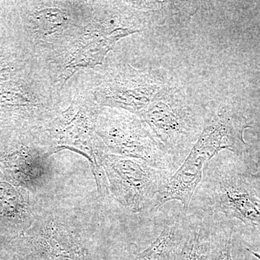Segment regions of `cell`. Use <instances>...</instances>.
Masks as SVG:
<instances>
[{
  "mask_svg": "<svg viewBox=\"0 0 260 260\" xmlns=\"http://www.w3.org/2000/svg\"><path fill=\"white\" fill-rule=\"evenodd\" d=\"M251 127L245 116L229 109H222L206 119L203 133L158 194L154 209L177 200L183 205V210L187 211L194 191L203 179L205 167L221 150H229L238 156L245 153L247 144L244 133Z\"/></svg>",
  "mask_w": 260,
  "mask_h": 260,
  "instance_id": "cell-1",
  "label": "cell"
},
{
  "mask_svg": "<svg viewBox=\"0 0 260 260\" xmlns=\"http://www.w3.org/2000/svg\"><path fill=\"white\" fill-rule=\"evenodd\" d=\"M192 200L193 208L260 234V181L254 175L209 162Z\"/></svg>",
  "mask_w": 260,
  "mask_h": 260,
  "instance_id": "cell-2",
  "label": "cell"
},
{
  "mask_svg": "<svg viewBox=\"0 0 260 260\" xmlns=\"http://www.w3.org/2000/svg\"><path fill=\"white\" fill-rule=\"evenodd\" d=\"M140 118L179 167L198 141L205 123L195 112L185 91L172 79Z\"/></svg>",
  "mask_w": 260,
  "mask_h": 260,
  "instance_id": "cell-3",
  "label": "cell"
},
{
  "mask_svg": "<svg viewBox=\"0 0 260 260\" xmlns=\"http://www.w3.org/2000/svg\"><path fill=\"white\" fill-rule=\"evenodd\" d=\"M171 80L160 68L138 70L122 63L107 67L91 88L101 107L121 109L140 116Z\"/></svg>",
  "mask_w": 260,
  "mask_h": 260,
  "instance_id": "cell-4",
  "label": "cell"
},
{
  "mask_svg": "<svg viewBox=\"0 0 260 260\" xmlns=\"http://www.w3.org/2000/svg\"><path fill=\"white\" fill-rule=\"evenodd\" d=\"M99 134L112 152L140 159L174 174L179 165L154 138L140 116L114 108L103 107L98 119Z\"/></svg>",
  "mask_w": 260,
  "mask_h": 260,
  "instance_id": "cell-5",
  "label": "cell"
},
{
  "mask_svg": "<svg viewBox=\"0 0 260 260\" xmlns=\"http://www.w3.org/2000/svg\"><path fill=\"white\" fill-rule=\"evenodd\" d=\"M91 2L39 1L30 5L26 23L42 63L66 47L82 30Z\"/></svg>",
  "mask_w": 260,
  "mask_h": 260,
  "instance_id": "cell-6",
  "label": "cell"
},
{
  "mask_svg": "<svg viewBox=\"0 0 260 260\" xmlns=\"http://www.w3.org/2000/svg\"><path fill=\"white\" fill-rule=\"evenodd\" d=\"M106 162L116 199L134 211L153 208L155 200L174 174L129 157L109 155Z\"/></svg>",
  "mask_w": 260,
  "mask_h": 260,
  "instance_id": "cell-7",
  "label": "cell"
},
{
  "mask_svg": "<svg viewBox=\"0 0 260 260\" xmlns=\"http://www.w3.org/2000/svg\"><path fill=\"white\" fill-rule=\"evenodd\" d=\"M102 108L91 88L77 90L68 107L59 109L51 121V129L61 143L87 144L97 126Z\"/></svg>",
  "mask_w": 260,
  "mask_h": 260,
  "instance_id": "cell-8",
  "label": "cell"
},
{
  "mask_svg": "<svg viewBox=\"0 0 260 260\" xmlns=\"http://www.w3.org/2000/svg\"><path fill=\"white\" fill-rule=\"evenodd\" d=\"M187 213L185 234L174 260H210L209 216L203 210L192 207Z\"/></svg>",
  "mask_w": 260,
  "mask_h": 260,
  "instance_id": "cell-9",
  "label": "cell"
},
{
  "mask_svg": "<svg viewBox=\"0 0 260 260\" xmlns=\"http://www.w3.org/2000/svg\"><path fill=\"white\" fill-rule=\"evenodd\" d=\"M188 213L183 210L164 227L158 237L135 260H174L185 234Z\"/></svg>",
  "mask_w": 260,
  "mask_h": 260,
  "instance_id": "cell-10",
  "label": "cell"
},
{
  "mask_svg": "<svg viewBox=\"0 0 260 260\" xmlns=\"http://www.w3.org/2000/svg\"><path fill=\"white\" fill-rule=\"evenodd\" d=\"M210 260H233L232 222L217 215H210Z\"/></svg>",
  "mask_w": 260,
  "mask_h": 260,
  "instance_id": "cell-11",
  "label": "cell"
},
{
  "mask_svg": "<svg viewBox=\"0 0 260 260\" xmlns=\"http://www.w3.org/2000/svg\"><path fill=\"white\" fill-rule=\"evenodd\" d=\"M254 176L260 181V167H259V172L257 173V174H254Z\"/></svg>",
  "mask_w": 260,
  "mask_h": 260,
  "instance_id": "cell-12",
  "label": "cell"
}]
</instances>
